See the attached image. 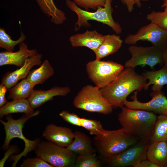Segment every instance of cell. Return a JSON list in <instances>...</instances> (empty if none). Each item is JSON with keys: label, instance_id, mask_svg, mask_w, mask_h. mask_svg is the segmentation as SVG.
<instances>
[{"label": "cell", "instance_id": "ac0fdd59", "mask_svg": "<svg viewBox=\"0 0 167 167\" xmlns=\"http://www.w3.org/2000/svg\"><path fill=\"white\" fill-rule=\"evenodd\" d=\"M74 139L66 148L77 155H88L96 153L92 140L87 135L81 131L74 132Z\"/></svg>", "mask_w": 167, "mask_h": 167}, {"label": "cell", "instance_id": "f546056e", "mask_svg": "<svg viewBox=\"0 0 167 167\" xmlns=\"http://www.w3.org/2000/svg\"><path fill=\"white\" fill-rule=\"evenodd\" d=\"M147 20L167 31V11H152L146 16Z\"/></svg>", "mask_w": 167, "mask_h": 167}, {"label": "cell", "instance_id": "9c48e42d", "mask_svg": "<svg viewBox=\"0 0 167 167\" xmlns=\"http://www.w3.org/2000/svg\"><path fill=\"white\" fill-rule=\"evenodd\" d=\"M128 50L131 57L125 63L126 68L135 69L138 66L148 65L152 69L157 64H163L162 51L153 45L143 47L130 45Z\"/></svg>", "mask_w": 167, "mask_h": 167}, {"label": "cell", "instance_id": "2e32d148", "mask_svg": "<svg viewBox=\"0 0 167 167\" xmlns=\"http://www.w3.org/2000/svg\"><path fill=\"white\" fill-rule=\"evenodd\" d=\"M71 91L70 88L67 86H55L47 90H34L27 99L31 107L34 109L52 100L54 96H64Z\"/></svg>", "mask_w": 167, "mask_h": 167}, {"label": "cell", "instance_id": "ffe728a7", "mask_svg": "<svg viewBox=\"0 0 167 167\" xmlns=\"http://www.w3.org/2000/svg\"><path fill=\"white\" fill-rule=\"evenodd\" d=\"M146 156L148 160L160 167H167V141L150 142Z\"/></svg>", "mask_w": 167, "mask_h": 167}, {"label": "cell", "instance_id": "44dd1931", "mask_svg": "<svg viewBox=\"0 0 167 167\" xmlns=\"http://www.w3.org/2000/svg\"><path fill=\"white\" fill-rule=\"evenodd\" d=\"M34 109L31 106L27 99L13 100L7 103L0 108V117L15 113H24L28 115L39 113L40 112Z\"/></svg>", "mask_w": 167, "mask_h": 167}, {"label": "cell", "instance_id": "9a60e30c", "mask_svg": "<svg viewBox=\"0 0 167 167\" xmlns=\"http://www.w3.org/2000/svg\"><path fill=\"white\" fill-rule=\"evenodd\" d=\"M36 49H29L24 42L19 44V50L16 52L5 51L0 53V66L14 65L20 67L29 58L37 54Z\"/></svg>", "mask_w": 167, "mask_h": 167}, {"label": "cell", "instance_id": "d4e9b609", "mask_svg": "<svg viewBox=\"0 0 167 167\" xmlns=\"http://www.w3.org/2000/svg\"><path fill=\"white\" fill-rule=\"evenodd\" d=\"M35 85L27 78L22 79L19 82L8 89L7 97L13 100L28 99L34 89Z\"/></svg>", "mask_w": 167, "mask_h": 167}, {"label": "cell", "instance_id": "4dcf8cb0", "mask_svg": "<svg viewBox=\"0 0 167 167\" xmlns=\"http://www.w3.org/2000/svg\"><path fill=\"white\" fill-rule=\"evenodd\" d=\"M74 2L80 8L88 11L90 9L96 10L99 6H105V0H70Z\"/></svg>", "mask_w": 167, "mask_h": 167}, {"label": "cell", "instance_id": "d6a6232c", "mask_svg": "<svg viewBox=\"0 0 167 167\" xmlns=\"http://www.w3.org/2000/svg\"><path fill=\"white\" fill-rule=\"evenodd\" d=\"M59 115L66 122L75 126H81L80 118L74 113H71L67 110H63L59 114Z\"/></svg>", "mask_w": 167, "mask_h": 167}, {"label": "cell", "instance_id": "83f0119b", "mask_svg": "<svg viewBox=\"0 0 167 167\" xmlns=\"http://www.w3.org/2000/svg\"><path fill=\"white\" fill-rule=\"evenodd\" d=\"M101 163L94 154L79 155L77 156L74 167H101Z\"/></svg>", "mask_w": 167, "mask_h": 167}, {"label": "cell", "instance_id": "277c9868", "mask_svg": "<svg viewBox=\"0 0 167 167\" xmlns=\"http://www.w3.org/2000/svg\"><path fill=\"white\" fill-rule=\"evenodd\" d=\"M36 113L31 115L24 114L20 118L15 119L9 114L6 115L7 120L5 122L0 119V121L4 126L5 132V138L2 147L4 149H7L9 147L11 141L13 138H19L22 139L24 143L25 147L23 151L16 155H12L10 157L11 161H13L12 167H15L20 159L23 156H26L29 152L35 150L38 144L41 141L39 138L34 140L27 139L23 135V128L25 122L30 118L38 115Z\"/></svg>", "mask_w": 167, "mask_h": 167}, {"label": "cell", "instance_id": "8fae6325", "mask_svg": "<svg viewBox=\"0 0 167 167\" xmlns=\"http://www.w3.org/2000/svg\"><path fill=\"white\" fill-rule=\"evenodd\" d=\"M140 41H149L162 51L167 46V31L150 23L141 27L136 33L129 34L124 42L129 45H136Z\"/></svg>", "mask_w": 167, "mask_h": 167}, {"label": "cell", "instance_id": "1f68e13d", "mask_svg": "<svg viewBox=\"0 0 167 167\" xmlns=\"http://www.w3.org/2000/svg\"><path fill=\"white\" fill-rule=\"evenodd\" d=\"M21 167H53L40 157L28 158L24 159L20 165Z\"/></svg>", "mask_w": 167, "mask_h": 167}, {"label": "cell", "instance_id": "d6986e66", "mask_svg": "<svg viewBox=\"0 0 167 167\" xmlns=\"http://www.w3.org/2000/svg\"><path fill=\"white\" fill-rule=\"evenodd\" d=\"M123 40L119 35L107 34L104 36L103 40L94 52L96 59L100 60L117 52L122 46Z\"/></svg>", "mask_w": 167, "mask_h": 167}, {"label": "cell", "instance_id": "5b68a950", "mask_svg": "<svg viewBox=\"0 0 167 167\" xmlns=\"http://www.w3.org/2000/svg\"><path fill=\"white\" fill-rule=\"evenodd\" d=\"M112 1L105 0L104 7L99 6L96 11L92 12L81 9L72 1L65 0L67 6L77 15L78 20L75 24V28H79L82 27H90L91 24L88 21L93 20L106 24L117 34H119L122 32V29L120 24L115 22L112 17Z\"/></svg>", "mask_w": 167, "mask_h": 167}, {"label": "cell", "instance_id": "4fadbf2b", "mask_svg": "<svg viewBox=\"0 0 167 167\" xmlns=\"http://www.w3.org/2000/svg\"><path fill=\"white\" fill-rule=\"evenodd\" d=\"M42 55L37 53L28 58L21 67L13 71H8L2 76L1 83L8 89L16 84L20 80L26 78L31 69L35 66H40L42 64Z\"/></svg>", "mask_w": 167, "mask_h": 167}, {"label": "cell", "instance_id": "484cf974", "mask_svg": "<svg viewBox=\"0 0 167 167\" xmlns=\"http://www.w3.org/2000/svg\"><path fill=\"white\" fill-rule=\"evenodd\" d=\"M150 140L151 142L167 141V115L157 116Z\"/></svg>", "mask_w": 167, "mask_h": 167}, {"label": "cell", "instance_id": "ba28073f", "mask_svg": "<svg viewBox=\"0 0 167 167\" xmlns=\"http://www.w3.org/2000/svg\"><path fill=\"white\" fill-rule=\"evenodd\" d=\"M124 69V66L120 63L96 59L89 62L86 67L89 78L100 88L110 84Z\"/></svg>", "mask_w": 167, "mask_h": 167}, {"label": "cell", "instance_id": "603a6c76", "mask_svg": "<svg viewBox=\"0 0 167 167\" xmlns=\"http://www.w3.org/2000/svg\"><path fill=\"white\" fill-rule=\"evenodd\" d=\"M142 75L149 80L144 88L145 90L152 84V91L161 90L164 85L167 84V67L165 66L157 71H146Z\"/></svg>", "mask_w": 167, "mask_h": 167}, {"label": "cell", "instance_id": "7402d4cb", "mask_svg": "<svg viewBox=\"0 0 167 167\" xmlns=\"http://www.w3.org/2000/svg\"><path fill=\"white\" fill-rule=\"evenodd\" d=\"M41 11L54 24H62L66 19L64 12L58 8L53 0H36Z\"/></svg>", "mask_w": 167, "mask_h": 167}, {"label": "cell", "instance_id": "e0dca14e", "mask_svg": "<svg viewBox=\"0 0 167 167\" xmlns=\"http://www.w3.org/2000/svg\"><path fill=\"white\" fill-rule=\"evenodd\" d=\"M104 37L96 30H87L84 33L71 36L69 40L72 47H85L94 52L102 43Z\"/></svg>", "mask_w": 167, "mask_h": 167}, {"label": "cell", "instance_id": "4316f807", "mask_svg": "<svg viewBox=\"0 0 167 167\" xmlns=\"http://www.w3.org/2000/svg\"><path fill=\"white\" fill-rule=\"evenodd\" d=\"M26 38L25 35L21 31L20 37L16 41L13 40L4 28H0V47L6 51L13 52L15 46L23 42Z\"/></svg>", "mask_w": 167, "mask_h": 167}, {"label": "cell", "instance_id": "52a82bcc", "mask_svg": "<svg viewBox=\"0 0 167 167\" xmlns=\"http://www.w3.org/2000/svg\"><path fill=\"white\" fill-rule=\"evenodd\" d=\"M34 151L37 156L53 167H74L77 155L66 148L43 141L39 143Z\"/></svg>", "mask_w": 167, "mask_h": 167}, {"label": "cell", "instance_id": "74e56055", "mask_svg": "<svg viewBox=\"0 0 167 167\" xmlns=\"http://www.w3.org/2000/svg\"><path fill=\"white\" fill-rule=\"evenodd\" d=\"M162 54L163 64L167 67V46L162 51Z\"/></svg>", "mask_w": 167, "mask_h": 167}, {"label": "cell", "instance_id": "f35d334b", "mask_svg": "<svg viewBox=\"0 0 167 167\" xmlns=\"http://www.w3.org/2000/svg\"><path fill=\"white\" fill-rule=\"evenodd\" d=\"M162 3L161 6L162 8H164V11H167V0H162Z\"/></svg>", "mask_w": 167, "mask_h": 167}, {"label": "cell", "instance_id": "5bb4252c", "mask_svg": "<svg viewBox=\"0 0 167 167\" xmlns=\"http://www.w3.org/2000/svg\"><path fill=\"white\" fill-rule=\"evenodd\" d=\"M42 136L57 145L66 148L73 141L74 135L69 128L50 124L46 126Z\"/></svg>", "mask_w": 167, "mask_h": 167}, {"label": "cell", "instance_id": "cb8c5ba5", "mask_svg": "<svg viewBox=\"0 0 167 167\" xmlns=\"http://www.w3.org/2000/svg\"><path fill=\"white\" fill-rule=\"evenodd\" d=\"M54 73L51 64L48 60H45L38 68L31 71L26 78L36 85L43 83Z\"/></svg>", "mask_w": 167, "mask_h": 167}, {"label": "cell", "instance_id": "836d02e7", "mask_svg": "<svg viewBox=\"0 0 167 167\" xmlns=\"http://www.w3.org/2000/svg\"><path fill=\"white\" fill-rule=\"evenodd\" d=\"M149 0H120L122 4L125 6L128 12L131 13L134 9V6L136 5L138 8L142 6L141 2H147Z\"/></svg>", "mask_w": 167, "mask_h": 167}, {"label": "cell", "instance_id": "e575fe53", "mask_svg": "<svg viewBox=\"0 0 167 167\" xmlns=\"http://www.w3.org/2000/svg\"><path fill=\"white\" fill-rule=\"evenodd\" d=\"M18 149L17 146L13 145L10 146L7 149V151L5 153L4 156L0 161V167H3L9 157L14 153H17Z\"/></svg>", "mask_w": 167, "mask_h": 167}, {"label": "cell", "instance_id": "f1b7e54d", "mask_svg": "<svg viewBox=\"0 0 167 167\" xmlns=\"http://www.w3.org/2000/svg\"><path fill=\"white\" fill-rule=\"evenodd\" d=\"M80 121L81 127L89 131L91 135H102L106 131L103 128L100 121L81 118Z\"/></svg>", "mask_w": 167, "mask_h": 167}, {"label": "cell", "instance_id": "30bf717a", "mask_svg": "<svg viewBox=\"0 0 167 167\" xmlns=\"http://www.w3.org/2000/svg\"><path fill=\"white\" fill-rule=\"evenodd\" d=\"M150 142V138L141 139L124 151L105 161L111 167H134L141 161L147 159V151Z\"/></svg>", "mask_w": 167, "mask_h": 167}, {"label": "cell", "instance_id": "3957f363", "mask_svg": "<svg viewBox=\"0 0 167 167\" xmlns=\"http://www.w3.org/2000/svg\"><path fill=\"white\" fill-rule=\"evenodd\" d=\"M118 116L122 128L140 139L150 138L157 116L154 112L123 107Z\"/></svg>", "mask_w": 167, "mask_h": 167}, {"label": "cell", "instance_id": "7c38bea8", "mask_svg": "<svg viewBox=\"0 0 167 167\" xmlns=\"http://www.w3.org/2000/svg\"><path fill=\"white\" fill-rule=\"evenodd\" d=\"M152 99L147 102L139 101L137 98L138 91H135L131 97L132 101L126 100L124 105L133 109H139L152 112L160 115H167V98L161 90L152 91Z\"/></svg>", "mask_w": 167, "mask_h": 167}, {"label": "cell", "instance_id": "d590c367", "mask_svg": "<svg viewBox=\"0 0 167 167\" xmlns=\"http://www.w3.org/2000/svg\"><path fill=\"white\" fill-rule=\"evenodd\" d=\"M7 88L5 85L1 83L0 84V107L5 105L8 101L6 99L5 96Z\"/></svg>", "mask_w": 167, "mask_h": 167}, {"label": "cell", "instance_id": "8d00e7d4", "mask_svg": "<svg viewBox=\"0 0 167 167\" xmlns=\"http://www.w3.org/2000/svg\"><path fill=\"white\" fill-rule=\"evenodd\" d=\"M133 167H160L147 159L143 160L135 165Z\"/></svg>", "mask_w": 167, "mask_h": 167}, {"label": "cell", "instance_id": "6da1fadb", "mask_svg": "<svg viewBox=\"0 0 167 167\" xmlns=\"http://www.w3.org/2000/svg\"><path fill=\"white\" fill-rule=\"evenodd\" d=\"M135 69L127 67L105 87L100 88L103 96L114 108L123 107L127 96L134 91H141L147 79L136 73Z\"/></svg>", "mask_w": 167, "mask_h": 167}, {"label": "cell", "instance_id": "8992f818", "mask_svg": "<svg viewBox=\"0 0 167 167\" xmlns=\"http://www.w3.org/2000/svg\"><path fill=\"white\" fill-rule=\"evenodd\" d=\"M74 106L88 112L108 114L113 107L103 96L100 88L88 84L84 86L75 97Z\"/></svg>", "mask_w": 167, "mask_h": 167}, {"label": "cell", "instance_id": "7a4b0ae2", "mask_svg": "<svg viewBox=\"0 0 167 167\" xmlns=\"http://www.w3.org/2000/svg\"><path fill=\"white\" fill-rule=\"evenodd\" d=\"M140 139L122 128L106 130L104 134L95 136L93 143L96 152L105 161L124 151Z\"/></svg>", "mask_w": 167, "mask_h": 167}]
</instances>
